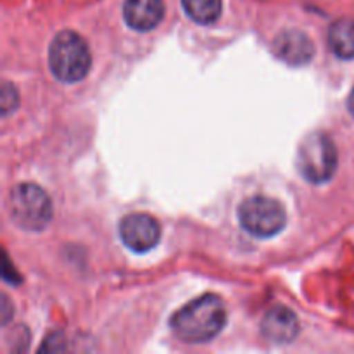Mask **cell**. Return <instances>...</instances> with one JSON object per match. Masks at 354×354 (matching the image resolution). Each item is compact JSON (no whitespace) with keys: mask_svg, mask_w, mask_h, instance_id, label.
I'll list each match as a JSON object with an SVG mask.
<instances>
[{"mask_svg":"<svg viewBox=\"0 0 354 354\" xmlns=\"http://www.w3.org/2000/svg\"><path fill=\"white\" fill-rule=\"evenodd\" d=\"M92 64L88 45L75 31H61L48 47V66L59 82L76 83L83 80Z\"/></svg>","mask_w":354,"mask_h":354,"instance_id":"cell-2","label":"cell"},{"mask_svg":"<svg viewBox=\"0 0 354 354\" xmlns=\"http://www.w3.org/2000/svg\"><path fill=\"white\" fill-rule=\"evenodd\" d=\"M261 332L268 341L287 344V342H292L299 334V320L292 310L279 304L266 311L261 322Z\"/></svg>","mask_w":354,"mask_h":354,"instance_id":"cell-7","label":"cell"},{"mask_svg":"<svg viewBox=\"0 0 354 354\" xmlns=\"http://www.w3.org/2000/svg\"><path fill=\"white\" fill-rule=\"evenodd\" d=\"M17 107V90L10 83H3L2 88V114L7 116Z\"/></svg>","mask_w":354,"mask_h":354,"instance_id":"cell-12","label":"cell"},{"mask_svg":"<svg viewBox=\"0 0 354 354\" xmlns=\"http://www.w3.org/2000/svg\"><path fill=\"white\" fill-rule=\"evenodd\" d=\"M297 169L311 183H325L337 168V151L325 133H311L297 151Z\"/></svg>","mask_w":354,"mask_h":354,"instance_id":"cell-4","label":"cell"},{"mask_svg":"<svg viewBox=\"0 0 354 354\" xmlns=\"http://www.w3.org/2000/svg\"><path fill=\"white\" fill-rule=\"evenodd\" d=\"M273 48L282 61L292 66L306 64L313 57L315 52L313 41L299 30H286L279 33V37L273 41Z\"/></svg>","mask_w":354,"mask_h":354,"instance_id":"cell-8","label":"cell"},{"mask_svg":"<svg viewBox=\"0 0 354 354\" xmlns=\"http://www.w3.org/2000/svg\"><path fill=\"white\" fill-rule=\"evenodd\" d=\"M348 106H349V111H351V114L354 116V86L351 90V93H349V100H348Z\"/></svg>","mask_w":354,"mask_h":354,"instance_id":"cell-13","label":"cell"},{"mask_svg":"<svg viewBox=\"0 0 354 354\" xmlns=\"http://www.w3.org/2000/svg\"><path fill=\"white\" fill-rule=\"evenodd\" d=\"M123 17L133 30L149 31L165 17V3L162 0H127L123 6Z\"/></svg>","mask_w":354,"mask_h":354,"instance_id":"cell-9","label":"cell"},{"mask_svg":"<svg viewBox=\"0 0 354 354\" xmlns=\"http://www.w3.org/2000/svg\"><path fill=\"white\" fill-rule=\"evenodd\" d=\"M239 221L248 234L266 239L283 230L287 223V213L279 201L266 196H254L241 204Z\"/></svg>","mask_w":354,"mask_h":354,"instance_id":"cell-5","label":"cell"},{"mask_svg":"<svg viewBox=\"0 0 354 354\" xmlns=\"http://www.w3.org/2000/svg\"><path fill=\"white\" fill-rule=\"evenodd\" d=\"M121 241L135 252H147L161 239V227L158 220L149 214H130L120 223Z\"/></svg>","mask_w":354,"mask_h":354,"instance_id":"cell-6","label":"cell"},{"mask_svg":"<svg viewBox=\"0 0 354 354\" xmlns=\"http://www.w3.org/2000/svg\"><path fill=\"white\" fill-rule=\"evenodd\" d=\"M227 324L223 301L214 294L199 297L185 304L171 318V328L183 342H207L216 337Z\"/></svg>","mask_w":354,"mask_h":354,"instance_id":"cell-1","label":"cell"},{"mask_svg":"<svg viewBox=\"0 0 354 354\" xmlns=\"http://www.w3.org/2000/svg\"><path fill=\"white\" fill-rule=\"evenodd\" d=\"M190 19L199 24H211L221 16V0H182Z\"/></svg>","mask_w":354,"mask_h":354,"instance_id":"cell-11","label":"cell"},{"mask_svg":"<svg viewBox=\"0 0 354 354\" xmlns=\"http://www.w3.org/2000/svg\"><path fill=\"white\" fill-rule=\"evenodd\" d=\"M328 45L341 59H354V19L342 17L328 30Z\"/></svg>","mask_w":354,"mask_h":354,"instance_id":"cell-10","label":"cell"},{"mask_svg":"<svg viewBox=\"0 0 354 354\" xmlns=\"http://www.w3.org/2000/svg\"><path fill=\"white\" fill-rule=\"evenodd\" d=\"M10 218L28 232L44 230L52 220V203L44 189L35 183H21L10 190Z\"/></svg>","mask_w":354,"mask_h":354,"instance_id":"cell-3","label":"cell"}]
</instances>
